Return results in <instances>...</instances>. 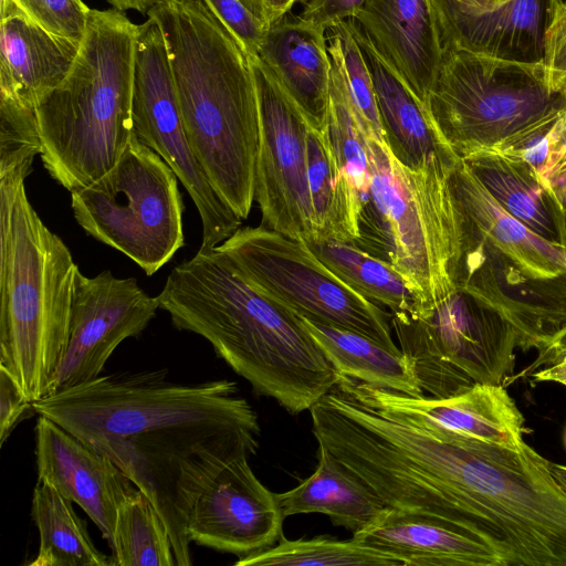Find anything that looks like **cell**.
Masks as SVG:
<instances>
[{"label":"cell","mask_w":566,"mask_h":566,"mask_svg":"<svg viewBox=\"0 0 566 566\" xmlns=\"http://www.w3.org/2000/svg\"><path fill=\"white\" fill-rule=\"evenodd\" d=\"M168 370L113 374L34 402L44 416L107 455L163 518L178 566L192 564L187 518L229 462L256 453L260 424L229 379L195 385Z\"/></svg>","instance_id":"obj_1"},{"label":"cell","mask_w":566,"mask_h":566,"mask_svg":"<svg viewBox=\"0 0 566 566\" xmlns=\"http://www.w3.org/2000/svg\"><path fill=\"white\" fill-rule=\"evenodd\" d=\"M157 300L176 328L206 338L258 395L292 415L339 380L300 316L243 279L217 247L176 265Z\"/></svg>","instance_id":"obj_2"},{"label":"cell","mask_w":566,"mask_h":566,"mask_svg":"<svg viewBox=\"0 0 566 566\" xmlns=\"http://www.w3.org/2000/svg\"><path fill=\"white\" fill-rule=\"evenodd\" d=\"M160 28L191 150L223 201L247 219L260 117L250 55L202 0H159Z\"/></svg>","instance_id":"obj_3"},{"label":"cell","mask_w":566,"mask_h":566,"mask_svg":"<svg viewBox=\"0 0 566 566\" xmlns=\"http://www.w3.org/2000/svg\"><path fill=\"white\" fill-rule=\"evenodd\" d=\"M138 29L124 11L90 9L71 70L36 103L41 160L70 192L106 174L134 134Z\"/></svg>","instance_id":"obj_4"},{"label":"cell","mask_w":566,"mask_h":566,"mask_svg":"<svg viewBox=\"0 0 566 566\" xmlns=\"http://www.w3.org/2000/svg\"><path fill=\"white\" fill-rule=\"evenodd\" d=\"M25 178L0 177V367L35 402L67 347L78 268L30 203Z\"/></svg>","instance_id":"obj_5"},{"label":"cell","mask_w":566,"mask_h":566,"mask_svg":"<svg viewBox=\"0 0 566 566\" xmlns=\"http://www.w3.org/2000/svg\"><path fill=\"white\" fill-rule=\"evenodd\" d=\"M366 149L370 187L353 242L398 271L432 307L457 291L460 226L449 184L454 168L433 163L410 169L374 136H366Z\"/></svg>","instance_id":"obj_6"},{"label":"cell","mask_w":566,"mask_h":566,"mask_svg":"<svg viewBox=\"0 0 566 566\" xmlns=\"http://www.w3.org/2000/svg\"><path fill=\"white\" fill-rule=\"evenodd\" d=\"M170 166L133 134L117 163L71 192L77 223L150 276L185 245L184 203Z\"/></svg>","instance_id":"obj_7"},{"label":"cell","mask_w":566,"mask_h":566,"mask_svg":"<svg viewBox=\"0 0 566 566\" xmlns=\"http://www.w3.org/2000/svg\"><path fill=\"white\" fill-rule=\"evenodd\" d=\"M427 107L462 159L566 108V99L549 88L543 63L450 50L442 53Z\"/></svg>","instance_id":"obj_8"},{"label":"cell","mask_w":566,"mask_h":566,"mask_svg":"<svg viewBox=\"0 0 566 566\" xmlns=\"http://www.w3.org/2000/svg\"><path fill=\"white\" fill-rule=\"evenodd\" d=\"M400 350L423 391L436 398L475 382L505 386L515 367L512 325L474 295L457 290L421 314H391Z\"/></svg>","instance_id":"obj_9"},{"label":"cell","mask_w":566,"mask_h":566,"mask_svg":"<svg viewBox=\"0 0 566 566\" xmlns=\"http://www.w3.org/2000/svg\"><path fill=\"white\" fill-rule=\"evenodd\" d=\"M217 248L243 279L296 315L402 353L392 339L389 313L343 282L303 240L264 226L245 227Z\"/></svg>","instance_id":"obj_10"},{"label":"cell","mask_w":566,"mask_h":566,"mask_svg":"<svg viewBox=\"0 0 566 566\" xmlns=\"http://www.w3.org/2000/svg\"><path fill=\"white\" fill-rule=\"evenodd\" d=\"M133 123L137 137L174 170L202 224L199 250L231 237L242 219L218 195L188 143L164 34L150 18L139 24L134 74Z\"/></svg>","instance_id":"obj_11"},{"label":"cell","mask_w":566,"mask_h":566,"mask_svg":"<svg viewBox=\"0 0 566 566\" xmlns=\"http://www.w3.org/2000/svg\"><path fill=\"white\" fill-rule=\"evenodd\" d=\"M250 57L260 117L254 200L262 226L311 243L315 241L307 178L311 126L272 72L256 56Z\"/></svg>","instance_id":"obj_12"},{"label":"cell","mask_w":566,"mask_h":566,"mask_svg":"<svg viewBox=\"0 0 566 566\" xmlns=\"http://www.w3.org/2000/svg\"><path fill=\"white\" fill-rule=\"evenodd\" d=\"M158 308L157 296H149L135 277H116L109 270L88 277L78 269L69 343L48 396L102 376L117 346L138 336Z\"/></svg>","instance_id":"obj_13"},{"label":"cell","mask_w":566,"mask_h":566,"mask_svg":"<svg viewBox=\"0 0 566 566\" xmlns=\"http://www.w3.org/2000/svg\"><path fill=\"white\" fill-rule=\"evenodd\" d=\"M379 412L433 434H457L518 449L525 419L505 386L475 382L447 398L413 397L339 375L335 385Z\"/></svg>","instance_id":"obj_14"},{"label":"cell","mask_w":566,"mask_h":566,"mask_svg":"<svg viewBox=\"0 0 566 566\" xmlns=\"http://www.w3.org/2000/svg\"><path fill=\"white\" fill-rule=\"evenodd\" d=\"M284 518L276 494L242 457L223 467L200 492L186 533L189 542L243 557L280 542Z\"/></svg>","instance_id":"obj_15"},{"label":"cell","mask_w":566,"mask_h":566,"mask_svg":"<svg viewBox=\"0 0 566 566\" xmlns=\"http://www.w3.org/2000/svg\"><path fill=\"white\" fill-rule=\"evenodd\" d=\"M34 431L38 481L80 505L109 544L132 481L107 455L53 420L39 416Z\"/></svg>","instance_id":"obj_16"},{"label":"cell","mask_w":566,"mask_h":566,"mask_svg":"<svg viewBox=\"0 0 566 566\" xmlns=\"http://www.w3.org/2000/svg\"><path fill=\"white\" fill-rule=\"evenodd\" d=\"M442 53L465 50L521 63H543L555 0H510L472 11L452 0H429Z\"/></svg>","instance_id":"obj_17"},{"label":"cell","mask_w":566,"mask_h":566,"mask_svg":"<svg viewBox=\"0 0 566 566\" xmlns=\"http://www.w3.org/2000/svg\"><path fill=\"white\" fill-rule=\"evenodd\" d=\"M350 20L427 107L442 62L429 0H366Z\"/></svg>","instance_id":"obj_18"},{"label":"cell","mask_w":566,"mask_h":566,"mask_svg":"<svg viewBox=\"0 0 566 566\" xmlns=\"http://www.w3.org/2000/svg\"><path fill=\"white\" fill-rule=\"evenodd\" d=\"M81 39L59 35L13 0H0V102L35 112L71 70Z\"/></svg>","instance_id":"obj_19"},{"label":"cell","mask_w":566,"mask_h":566,"mask_svg":"<svg viewBox=\"0 0 566 566\" xmlns=\"http://www.w3.org/2000/svg\"><path fill=\"white\" fill-rule=\"evenodd\" d=\"M326 32L286 14L268 28L255 55L318 132L327 130L329 109L332 64Z\"/></svg>","instance_id":"obj_20"},{"label":"cell","mask_w":566,"mask_h":566,"mask_svg":"<svg viewBox=\"0 0 566 566\" xmlns=\"http://www.w3.org/2000/svg\"><path fill=\"white\" fill-rule=\"evenodd\" d=\"M349 22L371 75L384 140L394 157L413 170L433 163L455 168L461 158L442 137L428 108Z\"/></svg>","instance_id":"obj_21"},{"label":"cell","mask_w":566,"mask_h":566,"mask_svg":"<svg viewBox=\"0 0 566 566\" xmlns=\"http://www.w3.org/2000/svg\"><path fill=\"white\" fill-rule=\"evenodd\" d=\"M352 538L395 556L403 566H502L490 547L460 530L390 507Z\"/></svg>","instance_id":"obj_22"},{"label":"cell","mask_w":566,"mask_h":566,"mask_svg":"<svg viewBox=\"0 0 566 566\" xmlns=\"http://www.w3.org/2000/svg\"><path fill=\"white\" fill-rule=\"evenodd\" d=\"M315 471L294 489L276 494L285 517L321 513L353 534L377 521L389 507L375 490L318 443Z\"/></svg>","instance_id":"obj_23"},{"label":"cell","mask_w":566,"mask_h":566,"mask_svg":"<svg viewBox=\"0 0 566 566\" xmlns=\"http://www.w3.org/2000/svg\"><path fill=\"white\" fill-rule=\"evenodd\" d=\"M300 318L338 375L413 397L423 395L402 353L360 333Z\"/></svg>","instance_id":"obj_24"},{"label":"cell","mask_w":566,"mask_h":566,"mask_svg":"<svg viewBox=\"0 0 566 566\" xmlns=\"http://www.w3.org/2000/svg\"><path fill=\"white\" fill-rule=\"evenodd\" d=\"M307 178L315 241H353L357 237L360 201L335 156L327 130H308Z\"/></svg>","instance_id":"obj_25"},{"label":"cell","mask_w":566,"mask_h":566,"mask_svg":"<svg viewBox=\"0 0 566 566\" xmlns=\"http://www.w3.org/2000/svg\"><path fill=\"white\" fill-rule=\"evenodd\" d=\"M306 244L343 282L389 315H418L428 310L398 271L363 251L353 241L326 239Z\"/></svg>","instance_id":"obj_26"},{"label":"cell","mask_w":566,"mask_h":566,"mask_svg":"<svg viewBox=\"0 0 566 566\" xmlns=\"http://www.w3.org/2000/svg\"><path fill=\"white\" fill-rule=\"evenodd\" d=\"M32 518L40 544L29 566H113L93 544L84 520L53 486L38 481L32 496Z\"/></svg>","instance_id":"obj_27"},{"label":"cell","mask_w":566,"mask_h":566,"mask_svg":"<svg viewBox=\"0 0 566 566\" xmlns=\"http://www.w3.org/2000/svg\"><path fill=\"white\" fill-rule=\"evenodd\" d=\"M113 566H177L168 530L137 488L118 507L112 542Z\"/></svg>","instance_id":"obj_28"},{"label":"cell","mask_w":566,"mask_h":566,"mask_svg":"<svg viewBox=\"0 0 566 566\" xmlns=\"http://www.w3.org/2000/svg\"><path fill=\"white\" fill-rule=\"evenodd\" d=\"M235 566H403L395 556L364 545L354 538L340 541L329 536L308 539H282L264 551L240 557Z\"/></svg>","instance_id":"obj_29"},{"label":"cell","mask_w":566,"mask_h":566,"mask_svg":"<svg viewBox=\"0 0 566 566\" xmlns=\"http://www.w3.org/2000/svg\"><path fill=\"white\" fill-rule=\"evenodd\" d=\"M328 31L339 43L348 94L360 125L367 136L384 140L371 75L349 20L338 23Z\"/></svg>","instance_id":"obj_30"},{"label":"cell","mask_w":566,"mask_h":566,"mask_svg":"<svg viewBox=\"0 0 566 566\" xmlns=\"http://www.w3.org/2000/svg\"><path fill=\"white\" fill-rule=\"evenodd\" d=\"M40 153L35 112L0 103V177L15 172L29 176Z\"/></svg>","instance_id":"obj_31"},{"label":"cell","mask_w":566,"mask_h":566,"mask_svg":"<svg viewBox=\"0 0 566 566\" xmlns=\"http://www.w3.org/2000/svg\"><path fill=\"white\" fill-rule=\"evenodd\" d=\"M31 19L59 35L82 39L90 8L82 0H13Z\"/></svg>","instance_id":"obj_32"},{"label":"cell","mask_w":566,"mask_h":566,"mask_svg":"<svg viewBox=\"0 0 566 566\" xmlns=\"http://www.w3.org/2000/svg\"><path fill=\"white\" fill-rule=\"evenodd\" d=\"M224 27L235 36L250 56L258 54L268 30L243 0H202Z\"/></svg>","instance_id":"obj_33"},{"label":"cell","mask_w":566,"mask_h":566,"mask_svg":"<svg viewBox=\"0 0 566 566\" xmlns=\"http://www.w3.org/2000/svg\"><path fill=\"white\" fill-rule=\"evenodd\" d=\"M543 66L549 88L566 99V1L555 0L545 33Z\"/></svg>","instance_id":"obj_34"},{"label":"cell","mask_w":566,"mask_h":566,"mask_svg":"<svg viewBox=\"0 0 566 566\" xmlns=\"http://www.w3.org/2000/svg\"><path fill=\"white\" fill-rule=\"evenodd\" d=\"M31 412L34 402L19 388L13 378L0 367V446L2 447L14 428Z\"/></svg>","instance_id":"obj_35"},{"label":"cell","mask_w":566,"mask_h":566,"mask_svg":"<svg viewBox=\"0 0 566 566\" xmlns=\"http://www.w3.org/2000/svg\"><path fill=\"white\" fill-rule=\"evenodd\" d=\"M366 0H306L297 14L328 31L338 23L354 19Z\"/></svg>","instance_id":"obj_36"},{"label":"cell","mask_w":566,"mask_h":566,"mask_svg":"<svg viewBox=\"0 0 566 566\" xmlns=\"http://www.w3.org/2000/svg\"><path fill=\"white\" fill-rule=\"evenodd\" d=\"M566 357V327L558 332L554 338L542 349L537 350L534 361L516 376H512L509 380L513 381L521 377H528L543 366H551L559 363Z\"/></svg>","instance_id":"obj_37"},{"label":"cell","mask_w":566,"mask_h":566,"mask_svg":"<svg viewBox=\"0 0 566 566\" xmlns=\"http://www.w3.org/2000/svg\"><path fill=\"white\" fill-rule=\"evenodd\" d=\"M249 9L269 28L285 17L301 0H243Z\"/></svg>","instance_id":"obj_38"},{"label":"cell","mask_w":566,"mask_h":566,"mask_svg":"<svg viewBox=\"0 0 566 566\" xmlns=\"http://www.w3.org/2000/svg\"><path fill=\"white\" fill-rule=\"evenodd\" d=\"M528 377L534 384L558 382L566 386V357L557 364L534 371Z\"/></svg>","instance_id":"obj_39"},{"label":"cell","mask_w":566,"mask_h":566,"mask_svg":"<svg viewBox=\"0 0 566 566\" xmlns=\"http://www.w3.org/2000/svg\"><path fill=\"white\" fill-rule=\"evenodd\" d=\"M472 11H489L499 8L510 0H452Z\"/></svg>","instance_id":"obj_40"},{"label":"cell","mask_w":566,"mask_h":566,"mask_svg":"<svg viewBox=\"0 0 566 566\" xmlns=\"http://www.w3.org/2000/svg\"><path fill=\"white\" fill-rule=\"evenodd\" d=\"M552 472L563 489L566 491V465L552 463Z\"/></svg>","instance_id":"obj_41"},{"label":"cell","mask_w":566,"mask_h":566,"mask_svg":"<svg viewBox=\"0 0 566 566\" xmlns=\"http://www.w3.org/2000/svg\"><path fill=\"white\" fill-rule=\"evenodd\" d=\"M565 446H566V430H565Z\"/></svg>","instance_id":"obj_42"}]
</instances>
